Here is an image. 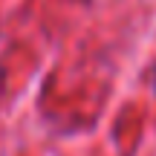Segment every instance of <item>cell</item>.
Returning a JSON list of instances; mask_svg holds the SVG:
<instances>
[{
	"label": "cell",
	"mask_w": 156,
	"mask_h": 156,
	"mask_svg": "<svg viewBox=\"0 0 156 156\" xmlns=\"http://www.w3.org/2000/svg\"><path fill=\"white\" fill-rule=\"evenodd\" d=\"M153 90H156V69H153Z\"/></svg>",
	"instance_id": "obj_1"
}]
</instances>
